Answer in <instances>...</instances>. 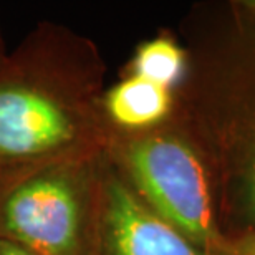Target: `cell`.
<instances>
[{
    "label": "cell",
    "mask_w": 255,
    "mask_h": 255,
    "mask_svg": "<svg viewBox=\"0 0 255 255\" xmlns=\"http://www.w3.org/2000/svg\"><path fill=\"white\" fill-rule=\"evenodd\" d=\"M106 157V154H105ZM93 255H209L151 211L106 159Z\"/></svg>",
    "instance_id": "cell-5"
},
{
    "label": "cell",
    "mask_w": 255,
    "mask_h": 255,
    "mask_svg": "<svg viewBox=\"0 0 255 255\" xmlns=\"http://www.w3.org/2000/svg\"><path fill=\"white\" fill-rule=\"evenodd\" d=\"M7 48H5V42L2 38V32H0V66H2V63L5 62V58H7Z\"/></svg>",
    "instance_id": "cell-11"
},
{
    "label": "cell",
    "mask_w": 255,
    "mask_h": 255,
    "mask_svg": "<svg viewBox=\"0 0 255 255\" xmlns=\"http://www.w3.org/2000/svg\"><path fill=\"white\" fill-rule=\"evenodd\" d=\"M221 255H255V229L229 237Z\"/></svg>",
    "instance_id": "cell-9"
},
{
    "label": "cell",
    "mask_w": 255,
    "mask_h": 255,
    "mask_svg": "<svg viewBox=\"0 0 255 255\" xmlns=\"http://www.w3.org/2000/svg\"><path fill=\"white\" fill-rule=\"evenodd\" d=\"M105 147L48 162L0 189V241L38 255H93Z\"/></svg>",
    "instance_id": "cell-3"
},
{
    "label": "cell",
    "mask_w": 255,
    "mask_h": 255,
    "mask_svg": "<svg viewBox=\"0 0 255 255\" xmlns=\"http://www.w3.org/2000/svg\"><path fill=\"white\" fill-rule=\"evenodd\" d=\"M179 91L134 75L121 73L100 98V113L106 131L136 134L167 123L179 110Z\"/></svg>",
    "instance_id": "cell-6"
},
{
    "label": "cell",
    "mask_w": 255,
    "mask_h": 255,
    "mask_svg": "<svg viewBox=\"0 0 255 255\" xmlns=\"http://www.w3.org/2000/svg\"><path fill=\"white\" fill-rule=\"evenodd\" d=\"M232 66L191 53V71L179 91L182 105L201 126L219 172L222 221L231 216L255 229V35Z\"/></svg>",
    "instance_id": "cell-4"
},
{
    "label": "cell",
    "mask_w": 255,
    "mask_h": 255,
    "mask_svg": "<svg viewBox=\"0 0 255 255\" xmlns=\"http://www.w3.org/2000/svg\"><path fill=\"white\" fill-rule=\"evenodd\" d=\"M231 10L239 33L255 35V0L231 2Z\"/></svg>",
    "instance_id": "cell-8"
},
{
    "label": "cell",
    "mask_w": 255,
    "mask_h": 255,
    "mask_svg": "<svg viewBox=\"0 0 255 255\" xmlns=\"http://www.w3.org/2000/svg\"><path fill=\"white\" fill-rule=\"evenodd\" d=\"M0 255H38V254L28 251V249L20 247L17 244L0 241Z\"/></svg>",
    "instance_id": "cell-10"
},
{
    "label": "cell",
    "mask_w": 255,
    "mask_h": 255,
    "mask_svg": "<svg viewBox=\"0 0 255 255\" xmlns=\"http://www.w3.org/2000/svg\"><path fill=\"white\" fill-rule=\"evenodd\" d=\"M105 154L162 221L206 254H222L231 236L222 221L217 166L201 126L182 101L176 115L156 129L110 132Z\"/></svg>",
    "instance_id": "cell-2"
},
{
    "label": "cell",
    "mask_w": 255,
    "mask_h": 255,
    "mask_svg": "<svg viewBox=\"0 0 255 255\" xmlns=\"http://www.w3.org/2000/svg\"><path fill=\"white\" fill-rule=\"evenodd\" d=\"M106 63L98 45L50 20L0 66V189L48 162L103 149Z\"/></svg>",
    "instance_id": "cell-1"
},
{
    "label": "cell",
    "mask_w": 255,
    "mask_h": 255,
    "mask_svg": "<svg viewBox=\"0 0 255 255\" xmlns=\"http://www.w3.org/2000/svg\"><path fill=\"white\" fill-rule=\"evenodd\" d=\"M191 71V50L176 35L159 30L136 45L123 73L149 80L152 83L181 91Z\"/></svg>",
    "instance_id": "cell-7"
}]
</instances>
